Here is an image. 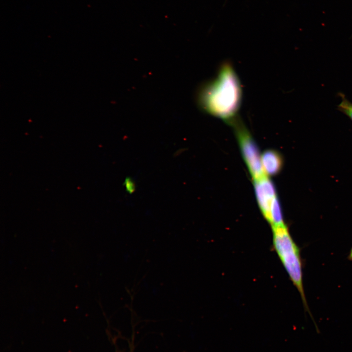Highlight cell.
Returning <instances> with one entry per match:
<instances>
[{"label":"cell","instance_id":"9","mask_svg":"<svg viewBox=\"0 0 352 352\" xmlns=\"http://www.w3.org/2000/svg\"><path fill=\"white\" fill-rule=\"evenodd\" d=\"M348 259L349 260L352 261V248L351 250V251L350 252L349 255L348 256Z\"/></svg>","mask_w":352,"mask_h":352},{"label":"cell","instance_id":"6","mask_svg":"<svg viewBox=\"0 0 352 352\" xmlns=\"http://www.w3.org/2000/svg\"><path fill=\"white\" fill-rule=\"evenodd\" d=\"M271 227L285 225L281 207L277 197L273 199L270 208V221Z\"/></svg>","mask_w":352,"mask_h":352},{"label":"cell","instance_id":"2","mask_svg":"<svg viewBox=\"0 0 352 352\" xmlns=\"http://www.w3.org/2000/svg\"><path fill=\"white\" fill-rule=\"evenodd\" d=\"M273 244L279 259L294 286L300 294L306 311H309L303 284L302 261L298 247L292 239L286 224L272 226Z\"/></svg>","mask_w":352,"mask_h":352},{"label":"cell","instance_id":"4","mask_svg":"<svg viewBox=\"0 0 352 352\" xmlns=\"http://www.w3.org/2000/svg\"><path fill=\"white\" fill-rule=\"evenodd\" d=\"M254 184L259 208L265 220L270 223L271 203L277 197L274 185L267 176L254 180Z\"/></svg>","mask_w":352,"mask_h":352},{"label":"cell","instance_id":"8","mask_svg":"<svg viewBox=\"0 0 352 352\" xmlns=\"http://www.w3.org/2000/svg\"><path fill=\"white\" fill-rule=\"evenodd\" d=\"M125 186L126 190L130 193L133 192L135 190V184L133 181L130 177L126 178L125 180Z\"/></svg>","mask_w":352,"mask_h":352},{"label":"cell","instance_id":"5","mask_svg":"<svg viewBox=\"0 0 352 352\" xmlns=\"http://www.w3.org/2000/svg\"><path fill=\"white\" fill-rule=\"evenodd\" d=\"M261 161L264 174L267 176L277 175L282 170L283 160L277 151L268 149L261 154Z\"/></svg>","mask_w":352,"mask_h":352},{"label":"cell","instance_id":"3","mask_svg":"<svg viewBox=\"0 0 352 352\" xmlns=\"http://www.w3.org/2000/svg\"><path fill=\"white\" fill-rule=\"evenodd\" d=\"M231 125L235 130L243 159L253 180L265 176L262 164L261 154L249 132L238 118Z\"/></svg>","mask_w":352,"mask_h":352},{"label":"cell","instance_id":"1","mask_svg":"<svg viewBox=\"0 0 352 352\" xmlns=\"http://www.w3.org/2000/svg\"><path fill=\"white\" fill-rule=\"evenodd\" d=\"M242 88L230 63H223L216 77L201 88L199 104L202 110L231 125L238 118Z\"/></svg>","mask_w":352,"mask_h":352},{"label":"cell","instance_id":"7","mask_svg":"<svg viewBox=\"0 0 352 352\" xmlns=\"http://www.w3.org/2000/svg\"><path fill=\"white\" fill-rule=\"evenodd\" d=\"M338 108L352 120V103L344 96L342 97L341 102L338 106Z\"/></svg>","mask_w":352,"mask_h":352}]
</instances>
